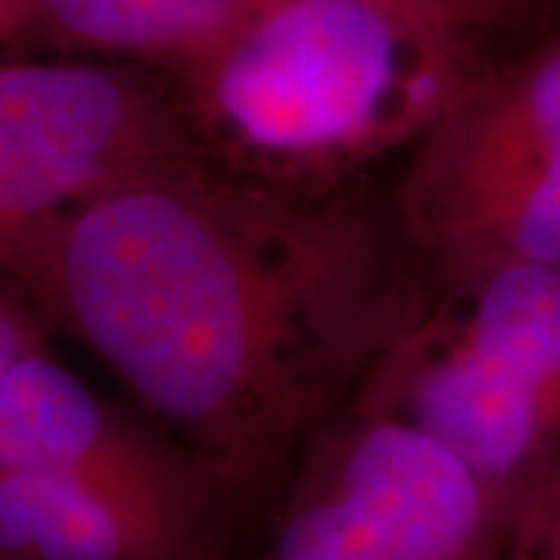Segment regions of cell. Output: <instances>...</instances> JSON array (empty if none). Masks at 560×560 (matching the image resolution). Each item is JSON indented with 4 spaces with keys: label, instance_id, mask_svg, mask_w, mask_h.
I'll return each instance as SVG.
<instances>
[{
    "label": "cell",
    "instance_id": "cell-3",
    "mask_svg": "<svg viewBox=\"0 0 560 560\" xmlns=\"http://www.w3.org/2000/svg\"><path fill=\"white\" fill-rule=\"evenodd\" d=\"M0 300V560H224L243 504L153 418L97 396Z\"/></svg>",
    "mask_w": 560,
    "mask_h": 560
},
{
    "label": "cell",
    "instance_id": "cell-2",
    "mask_svg": "<svg viewBox=\"0 0 560 560\" xmlns=\"http://www.w3.org/2000/svg\"><path fill=\"white\" fill-rule=\"evenodd\" d=\"M477 60L399 0H259L175 81L215 165L330 194L405 160Z\"/></svg>",
    "mask_w": 560,
    "mask_h": 560
},
{
    "label": "cell",
    "instance_id": "cell-5",
    "mask_svg": "<svg viewBox=\"0 0 560 560\" xmlns=\"http://www.w3.org/2000/svg\"><path fill=\"white\" fill-rule=\"evenodd\" d=\"M393 200L430 287L560 265V20L477 60L401 160Z\"/></svg>",
    "mask_w": 560,
    "mask_h": 560
},
{
    "label": "cell",
    "instance_id": "cell-9",
    "mask_svg": "<svg viewBox=\"0 0 560 560\" xmlns=\"http://www.w3.org/2000/svg\"><path fill=\"white\" fill-rule=\"evenodd\" d=\"M495 560H560V460L511 514Z\"/></svg>",
    "mask_w": 560,
    "mask_h": 560
},
{
    "label": "cell",
    "instance_id": "cell-4",
    "mask_svg": "<svg viewBox=\"0 0 560 560\" xmlns=\"http://www.w3.org/2000/svg\"><path fill=\"white\" fill-rule=\"evenodd\" d=\"M352 405L445 445L511 521L560 460V265L433 287Z\"/></svg>",
    "mask_w": 560,
    "mask_h": 560
},
{
    "label": "cell",
    "instance_id": "cell-1",
    "mask_svg": "<svg viewBox=\"0 0 560 560\" xmlns=\"http://www.w3.org/2000/svg\"><path fill=\"white\" fill-rule=\"evenodd\" d=\"M3 287L88 349L246 508L349 408L433 287L393 190L305 194L197 162L0 249Z\"/></svg>",
    "mask_w": 560,
    "mask_h": 560
},
{
    "label": "cell",
    "instance_id": "cell-8",
    "mask_svg": "<svg viewBox=\"0 0 560 560\" xmlns=\"http://www.w3.org/2000/svg\"><path fill=\"white\" fill-rule=\"evenodd\" d=\"M256 3L259 0H38L25 54H91L140 62L178 79L219 50Z\"/></svg>",
    "mask_w": 560,
    "mask_h": 560
},
{
    "label": "cell",
    "instance_id": "cell-13",
    "mask_svg": "<svg viewBox=\"0 0 560 560\" xmlns=\"http://www.w3.org/2000/svg\"><path fill=\"white\" fill-rule=\"evenodd\" d=\"M399 3H401V0H399Z\"/></svg>",
    "mask_w": 560,
    "mask_h": 560
},
{
    "label": "cell",
    "instance_id": "cell-6",
    "mask_svg": "<svg viewBox=\"0 0 560 560\" xmlns=\"http://www.w3.org/2000/svg\"><path fill=\"white\" fill-rule=\"evenodd\" d=\"M209 160L162 69L91 54H16L0 66V249Z\"/></svg>",
    "mask_w": 560,
    "mask_h": 560
},
{
    "label": "cell",
    "instance_id": "cell-11",
    "mask_svg": "<svg viewBox=\"0 0 560 560\" xmlns=\"http://www.w3.org/2000/svg\"><path fill=\"white\" fill-rule=\"evenodd\" d=\"M35 16H38V0H0L3 47H13V54H25Z\"/></svg>",
    "mask_w": 560,
    "mask_h": 560
},
{
    "label": "cell",
    "instance_id": "cell-10",
    "mask_svg": "<svg viewBox=\"0 0 560 560\" xmlns=\"http://www.w3.org/2000/svg\"><path fill=\"white\" fill-rule=\"evenodd\" d=\"M401 3L423 13L427 20L458 32L467 40H474V35L482 32L539 28L551 22V16L539 7V0H401Z\"/></svg>",
    "mask_w": 560,
    "mask_h": 560
},
{
    "label": "cell",
    "instance_id": "cell-7",
    "mask_svg": "<svg viewBox=\"0 0 560 560\" xmlns=\"http://www.w3.org/2000/svg\"><path fill=\"white\" fill-rule=\"evenodd\" d=\"M504 523L445 445L349 405L305 442L253 560H495Z\"/></svg>",
    "mask_w": 560,
    "mask_h": 560
},
{
    "label": "cell",
    "instance_id": "cell-12",
    "mask_svg": "<svg viewBox=\"0 0 560 560\" xmlns=\"http://www.w3.org/2000/svg\"><path fill=\"white\" fill-rule=\"evenodd\" d=\"M539 3L548 16H560V0H539Z\"/></svg>",
    "mask_w": 560,
    "mask_h": 560
}]
</instances>
